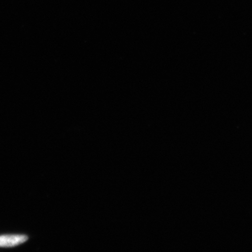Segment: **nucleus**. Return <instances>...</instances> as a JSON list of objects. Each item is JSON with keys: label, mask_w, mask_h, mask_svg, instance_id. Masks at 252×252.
<instances>
[{"label": "nucleus", "mask_w": 252, "mask_h": 252, "mask_svg": "<svg viewBox=\"0 0 252 252\" xmlns=\"http://www.w3.org/2000/svg\"><path fill=\"white\" fill-rule=\"evenodd\" d=\"M28 236L23 235H5L0 236V247H12L24 243Z\"/></svg>", "instance_id": "obj_1"}]
</instances>
